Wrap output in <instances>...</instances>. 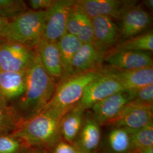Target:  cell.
Wrapping results in <instances>:
<instances>
[{"instance_id":"1","label":"cell","mask_w":153,"mask_h":153,"mask_svg":"<svg viewBox=\"0 0 153 153\" xmlns=\"http://www.w3.org/2000/svg\"><path fill=\"white\" fill-rule=\"evenodd\" d=\"M56 85V80L45 71L35 50L33 61L26 71L25 92L14 106L11 105L20 120L28 119L43 109L52 98Z\"/></svg>"},{"instance_id":"2","label":"cell","mask_w":153,"mask_h":153,"mask_svg":"<svg viewBox=\"0 0 153 153\" xmlns=\"http://www.w3.org/2000/svg\"><path fill=\"white\" fill-rule=\"evenodd\" d=\"M64 116L50 109H42L28 119L19 121L10 133L26 146H53L60 134L61 121Z\"/></svg>"},{"instance_id":"3","label":"cell","mask_w":153,"mask_h":153,"mask_svg":"<svg viewBox=\"0 0 153 153\" xmlns=\"http://www.w3.org/2000/svg\"><path fill=\"white\" fill-rule=\"evenodd\" d=\"M100 68L73 74L60 79L52 98L42 109H50L64 116L79 102L88 85L103 75Z\"/></svg>"},{"instance_id":"4","label":"cell","mask_w":153,"mask_h":153,"mask_svg":"<svg viewBox=\"0 0 153 153\" xmlns=\"http://www.w3.org/2000/svg\"><path fill=\"white\" fill-rule=\"evenodd\" d=\"M47 10H26L16 18L8 21L0 32L5 39L34 48L42 39Z\"/></svg>"},{"instance_id":"5","label":"cell","mask_w":153,"mask_h":153,"mask_svg":"<svg viewBox=\"0 0 153 153\" xmlns=\"http://www.w3.org/2000/svg\"><path fill=\"white\" fill-rule=\"evenodd\" d=\"M153 122V105L134 99L126 104L120 114L106 124L122 128L129 133L137 131Z\"/></svg>"},{"instance_id":"6","label":"cell","mask_w":153,"mask_h":153,"mask_svg":"<svg viewBox=\"0 0 153 153\" xmlns=\"http://www.w3.org/2000/svg\"><path fill=\"white\" fill-rule=\"evenodd\" d=\"M35 50L23 44L0 38V71H27L33 61Z\"/></svg>"},{"instance_id":"7","label":"cell","mask_w":153,"mask_h":153,"mask_svg":"<svg viewBox=\"0 0 153 153\" xmlns=\"http://www.w3.org/2000/svg\"><path fill=\"white\" fill-rule=\"evenodd\" d=\"M73 0H56L47 10V16L42 39L51 42H57L66 33V22Z\"/></svg>"},{"instance_id":"8","label":"cell","mask_w":153,"mask_h":153,"mask_svg":"<svg viewBox=\"0 0 153 153\" xmlns=\"http://www.w3.org/2000/svg\"><path fill=\"white\" fill-rule=\"evenodd\" d=\"M137 91L123 90L94 104L91 107L93 119L99 126L106 124L119 115L126 104L135 98Z\"/></svg>"},{"instance_id":"9","label":"cell","mask_w":153,"mask_h":153,"mask_svg":"<svg viewBox=\"0 0 153 153\" xmlns=\"http://www.w3.org/2000/svg\"><path fill=\"white\" fill-rule=\"evenodd\" d=\"M75 4L90 18L107 16L113 20H120L127 9L134 5L133 1L117 0H77Z\"/></svg>"},{"instance_id":"10","label":"cell","mask_w":153,"mask_h":153,"mask_svg":"<svg viewBox=\"0 0 153 153\" xmlns=\"http://www.w3.org/2000/svg\"><path fill=\"white\" fill-rule=\"evenodd\" d=\"M100 71L104 75L115 79L126 90L137 91L153 83V66L136 70H124L108 66L101 67Z\"/></svg>"},{"instance_id":"11","label":"cell","mask_w":153,"mask_h":153,"mask_svg":"<svg viewBox=\"0 0 153 153\" xmlns=\"http://www.w3.org/2000/svg\"><path fill=\"white\" fill-rule=\"evenodd\" d=\"M120 22V42L146 32L152 22V17L145 9L134 5L126 10Z\"/></svg>"},{"instance_id":"12","label":"cell","mask_w":153,"mask_h":153,"mask_svg":"<svg viewBox=\"0 0 153 153\" xmlns=\"http://www.w3.org/2000/svg\"><path fill=\"white\" fill-rule=\"evenodd\" d=\"M123 90L124 89L115 79L103 74L86 88L78 104L85 110L90 109L94 104Z\"/></svg>"},{"instance_id":"13","label":"cell","mask_w":153,"mask_h":153,"mask_svg":"<svg viewBox=\"0 0 153 153\" xmlns=\"http://www.w3.org/2000/svg\"><path fill=\"white\" fill-rule=\"evenodd\" d=\"M91 20L94 32L93 43L105 55L120 42L119 26L109 16H97Z\"/></svg>"},{"instance_id":"14","label":"cell","mask_w":153,"mask_h":153,"mask_svg":"<svg viewBox=\"0 0 153 153\" xmlns=\"http://www.w3.org/2000/svg\"><path fill=\"white\" fill-rule=\"evenodd\" d=\"M108 66L124 70H136L153 66L150 53L143 51H108L104 57Z\"/></svg>"},{"instance_id":"15","label":"cell","mask_w":153,"mask_h":153,"mask_svg":"<svg viewBox=\"0 0 153 153\" xmlns=\"http://www.w3.org/2000/svg\"><path fill=\"white\" fill-rule=\"evenodd\" d=\"M38 53L44 69L55 80H60L64 75L60 52L57 42L41 39L34 48Z\"/></svg>"},{"instance_id":"16","label":"cell","mask_w":153,"mask_h":153,"mask_svg":"<svg viewBox=\"0 0 153 153\" xmlns=\"http://www.w3.org/2000/svg\"><path fill=\"white\" fill-rule=\"evenodd\" d=\"M26 87V71H0V99L6 103L16 102L25 92Z\"/></svg>"},{"instance_id":"17","label":"cell","mask_w":153,"mask_h":153,"mask_svg":"<svg viewBox=\"0 0 153 153\" xmlns=\"http://www.w3.org/2000/svg\"><path fill=\"white\" fill-rule=\"evenodd\" d=\"M105 54L94 43L82 44L71 62V74H76L101 68Z\"/></svg>"},{"instance_id":"18","label":"cell","mask_w":153,"mask_h":153,"mask_svg":"<svg viewBox=\"0 0 153 153\" xmlns=\"http://www.w3.org/2000/svg\"><path fill=\"white\" fill-rule=\"evenodd\" d=\"M84 111L85 109L77 104L61 121L60 134L68 143L73 142L78 137L83 126Z\"/></svg>"},{"instance_id":"19","label":"cell","mask_w":153,"mask_h":153,"mask_svg":"<svg viewBox=\"0 0 153 153\" xmlns=\"http://www.w3.org/2000/svg\"><path fill=\"white\" fill-rule=\"evenodd\" d=\"M78 136L79 151L92 153L98 148L101 140L99 125L93 118L86 119Z\"/></svg>"},{"instance_id":"20","label":"cell","mask_w":153,"mask_h":153,"mask_svg":"<svg viewBox=\"0 0 153 153\" xmlns=\"http://www.w3.org/2000/svg\"><path fill=\"white\" fill-rule=\"evenodd\" d=\"M57 43L64 69L62 78H64L71 74L72 61L82 43L77 36L67 33L57 42Z\"/></svg>"},{"instance_id":"21","label":"cell","mask_w":153,"mask_h":153,"mask_svg":"<svg viewBox=\"0 0 153 153\" xmlns=\"http://www.w3.org/2000/svg\"><path fill=\"white\" fill-rule=\"evenodd\" d=\"M153 51V31L151 30L120 41L109 51H143L151 52Z\"/></svg>"},{"instance_id":"22","label":"cell","mask_w":153,"mask_h":153,"mask_svg":"<svg viewBox=\"0 0 153 153\" xmlns=\"http://www.w3.org/2000/svg\"><path fill=\"white\" fill-rule=\"evenodd\" d=\"M106 142L110 153L131 152V134L122 128L113 127L107 135Z\"/></svg>"},{"instance_id":"23","label":"cell","mask_w":153,"mask_h":153,"mask_svg":"<svg viewBox=\"0 0 153 153\" xmlns=\"http://www.w3.org/2000/svg\"><path fill=\"white\" fill-rule=\"evenodd\" d=\"M131 134V152L138 153L153 147V122L142 129Z\"/></svg>"},{"instance_id":"24","label":"cell","mask_w":153,"mask_h":153,"mask_svg":"<svg viewBox=\"0 0 153 153\" xmlns=\"http://www.w3.org/2000/svg\"><path fill=\"white\" fill-rule=\"evenodd\" d=\"M19 120L14 108L0 99V134L11 133Z\"/></svg>"},{"instance_id":"25","label":"cell","mask_w":153,"mask_h":153,"mask_svg":"<svg viewBox=\"0 0 153 153\" xmlns=\"http://www.w3.org/2000/svg\"><path fill=\"white\" fill-rule=\"evenodd\" d=\"M27 10L26 3L21 0H0V17L10 21Z\"/></svg>"},{"instance_id":"26","label":"cell","mask_w":153,"mask_h":153,"mask_svg":"<svg viewBox=\"0 0 153 153\" xmlns=\"http://www.w3.org/2000/svg\"><path fill=\"white\" fill-rule=\"evenodd\" d=\"M23 146L10 133L0 134V153H21Z\"/></svg>"},{"instance_id":"27","label":"cell","mask_w":153,"mask_h":153,"mask_svg":"<svg viewBox=\"0 0 153 153\" xmlns=\"http://www.w3.org/2000/svg\"><path fill=\"white\" fill-rule=\"evenodd\" d=\"M81 25L79 31L76 36L81 41L82 44L93 43H94V32H93L92 20L88 16L85 15L81 10Z\"/></svg>"},{"instance_id":"28","label":"cell","mask_w":153,"mask_h":153,"mask_svg":"<svg viewBox=\"0 0 153 153\" xmlns=\"http://www.w3.org/2000/svg\"><path fill=\"white\" fill-rule=\"evenodd\" d=\"M81 25V11L74 4L69 13L66 22V33L77 36Z\"/></svg>"},{"instance_id":"29","label":"cell","mask_w":153,"mask_h":153,"mask_svg":"<svg viewBox=\"0 0 153 153\" xmlns=\"http://www.w3.org/2000/svg\"><path fill=\"white\" fill-rule=\"evenodd\" d=\"M134 99L142 103L153 105V84L138 90Z\"/></svg>"},{"instance_id":"30","label":"cell","mask_w":153,"mask_h":153,"mask_svg":"<svg viewBox=\"0 0 153 153\" xmlns=\"http://www.w3.org/2000/svg\"><path fill=\"white\" fill-rule=\"evenodd\" d=\"M54 146L52 153H80L78 149L68 142H58Z\"/></svg>"},{"instance_id":"31","label":"cell","mask_w":153,"mask_h":153,"mask_svg":"<svg viewBox=\"0 0 153 153\" xmlns=\"http://www.w3.org/2000/svg\"><path fill=\"white\" fill-rule=\"evenodd\" d=\"M54 2V0H30L29 5L33 10H48Z\"/></svg>"},{"instance_id":"32","label":"cell","mask_w":153,"mask_h":153,"mask_svg":"<svg viewBox=\"0 0 153 153\" xmlns=\"http://www.w3.org/2000/svg\"><path fill=\"white\" fill-rule=\"evenodd\" d=\"M143 4L148 8L149 10L153 11V0H145L142 1Z\"/></svg>"},{"instance_id":"33","label":"cell","mask_w":153,"mask_h":153,"mask_svg":"<svg viewBox=\"0 0 153 153\" xmlns=\"http://www.w3.org/2000/svg\"><path fill=\"white\" fill-rule=\"evenodd\" d=\"M7 21H8L5 19H4V18L0 17V32Z\"/></svg>"},{"instance_id":"34","label":"cell","mask_w":153,"mask_h":153,"mask_svg":"<svg viewBox=\"0 0 153 153\" xmlns=\"http://www.w3.org/2000/svg\"><path fill=\"white\" fill-rule=\"evenodd\" d=\"M138 153H153V147L145 149Z\"/></svg>"},{"instance_id":"35","label":"cell","mask_w":153,"mask_h":153,"mask_svg":"<svg viewBox=\"0 0 153 153\" xmlns=\"http://www.w3.org/2000/svg\"><path fill=\"white\" fill-rule=\"evenodd\" d=\"M42 153L41 152H36V151H31V152H28L27 153Z\"/></svg>"}]
</instances>
